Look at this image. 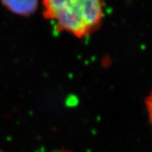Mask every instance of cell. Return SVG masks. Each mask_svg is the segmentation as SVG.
Wrapping results in <instances>:
<instances>
[{"label":"cell","instance_id":"1","mask_svg":"<svg viewBox=\"0 0 152 152\" xmlns=\"http://www.w3.org/2000/svg\"><path fill=\"white\" fill-rule=\"evenodd\" d=\"M43 14L56 22L59 30L77 37H86L99 26L103 14L102 2L98 0L44 1Z\"/></svg>","mask_w":152,"mask_h":152},{"label":"cell","instance_id":"2","mask_svg":"<svg viewBox=\"0 0 152 152\" xmlns=\"http://www.w3.org/2000/svg\"><path fill=\"white\" fill-rule=\"evenodd\" d=\"M2 5L11 12L21 16H28L36 11L37 1H3Z\"/></svg>","mask_w":152,"mask_h":152},{"label":"cell","instance_id":"3","mask_svg":"<svg viewBox=\"0 0 152 152\" xmlns=\"http://www.w3.org/2000/svg\"><path fill=\"white\" fill-rule=\"evenodd\" d=\"M145 104H146V108L147 110H148L149 118H150V121L152 125V91L151 92L150 94L148 95V97H147Z\"/></svg>","mask_w":152,"mask_h":152},{"label":"cell","instance_id":"4","mask_svg":"<svg viewBox=\"0 0 152 152\" xmlns=\"http://www.w3.org/2000/svg\"><path fill=\"white\" fill-rule=\"evenodd\" d=\"M61 152H69V151H61Z\"/></svg>","mask_w":152,"mask_h":152},{"label":"cell","instance_id":"5","mask_svg":"<svg viewBox=\"0 0 152 152\" xmlns=\"http://www.w3.org/2000/svg\"><path fill=\"white\" fill-rule=\"evenodd\" d=\"M0 152H3V151H1V150H0Z\"/></svg>","mask_w":152,"mask_h":152}]
</instances>
